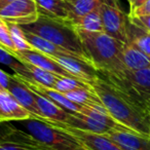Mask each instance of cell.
Instances as JSON below:
<instances>
[{"label": "cell", "mask_w": 150, "mask_h": 150, "mask_svg": "<svg viewBox=\"0 0 150 150\" xmlns=\"http://www.w3.org/2000/svg\"><path fill=\"white\" fill-rule=\"evenodd\" d=\"M6 129L3 141L31 150H88L69 133L33 117L7 122Z\"/></svg>", "instance_id": "6da1fadb"}, {"label": "cell", "mask_w": 150, "mask_h": 150, "mask_svg": "<svg viewBox=\"0 0 150 150\" xmlns=\"http://www.w3.org/2000/svg\"><path fill=\"white\" fill-rule=\"evenodd\" d=\"M90 86L112 118L133 131L150 137V113L143 104L102 75H99Z\"/></svg>", "instance_id": "7a4b0ae2"}, {"label": "cell", "mask_w": 150, "mask_h": 150, "mask_svg": "<svg viewBox=\"0 0 150 150\" xmlns=\"http://www.w3.org/2000/svg\"><path fill=\"white\" fill-rule=\"evenodd\" d=\"M75 28V27H74ZM93 66L100 74H113L125 69L122 42L105 32H90L75 28Z\"/></svg>", "instance_id": "3957f363"}, {"label": "cell", "mask_w": 150, "mask_h": 150, "mask_svg": "<svg viewBox=\"0 0 150 150\" xmlns=\"http://www.w3.org/2000/svg\"><path fill=\"white\" fill-rule=\"evenodd\" d=\"M21 28L25 32L36 34L92 64L79 35L75 28L70 24H65L47 17L39 16L36 22L28 25H21Z\"/></svg>", "instance_id": "277c9868"}, {"label": "cell", "mask_w": 150, "mask_h": 150, "mask_svg": "<svg viewBox=\"0 0 150 150\" xmlns=\"http://www.w3.org/2000/svg\"><path fill=\"white\" fill-rule=\"evenodd\" d=\"M100 75L125 91L147 109L150 106V67L140 70L125 68L117 73Z\"/></svg>", "instance_id": "5b68a950"}, {"label": "cell", "mask_w": 150, "mask_h": 150, "mask_svg": "<svg viewBox=\"0 0 150 150\" xmlns=\"http://www.w3.org/2000/svg\"><path fill=\"white\" fill-rule=\"evenodd\" d=\"M104 32L122 43L127 42L129 18L119 7L117 0H105L100 6Z\"/></svg>", "instance_id": "8992f818"}, {"label": "cell", "mask_w": 150, "mask_h": 150, "mask_svg": "<svg viewBox=\"0 0 150 150\" xmlns=\"http://www.w3.org/2000/svg\"><path fill=\"white\" fill-rule=\"evenodd\" d=\"M0 18L17 25H28L39 18L35 0H15L0 9Z\"/></svg>", "instance_id": "52a82bcc"}, {"label": "cell", "mask_w": 150, "mask_h": 150, "mask_svg": "<svg viewBox=\"0 0 150 150\" xmlns=\"http://www.w3.org/2000/svg\"><path fill=\"white\" fill-rule=\"evenodd\" d=\"M47 123L54 125L63 131L67 132L73 137H75L88 150H122L104 134H97L93 132L83 131L75 129L63 122H52V121L43 120Z\"/></svg>", "instance_id": "ba28073f"}, {"label": "cell", "mask_w": 150, "mask_h": 150, "mask_svg": "<svg viewBox=\"0 0 150 150\" xmlns=\"http://www.w3.org/2000/svg\"><path fill=\"white\" fill-rule=\"evenodd\" d=\"M63 68L68 71L73 77L90 84L99 77L100 73L92 64L81 60L80 58L70 54H58L52 57Z\"/></svg>", "instance_id": "9c48e42d"}, {"label": "cell", "mask_w": 150, "mask_h": 150, "mask_svg": "<svg viewBox=\"0 0 150 150\" xmlns=\"http://www.w3.org/2000/svg\"><path fill=\"white\" fill-rule=\"evenodd\" d=\"M122 150H150V137L125 127L104 134Z\"/></svg>", "instance_id": "30bf717a"}, {"label": "cell", "mask_w": 150, "mask_h": 150, "mask_svg": "<svg viewBox=\"0 0 150 150\" xmlns=\"http://www.w3.org/2000/svg\"><path fill=\"white\" fill-rule=\"evenodd\" d=\"M39 16L72 25V5L69 0H35Z\"/></svg>", "instance_id": "8fae6325"}, {"label": "cell", "mask_w": 150, "mask_h": 150, "mask_svg": "<svg viewBox=\"0 0 150 150\" xmlns=\"http://www.w3.org/2000/svg\"><path fill=\"white\" fill-rule=\"evenodd\" d=\"M16 58L19 61L28 64L34 65L36 67H39L46 71H50L60 76L64 77H73L72 75L66 71L52 57L47 56L45 54L38 52L36 50H24V52H17ZM75 78V77H73Z\"/></svg>", "instance_id": "7c38bea8"}, {"label": "cell", "mask_w": 150, "mask_h": 150, "mask_svg": "<svg viewBox=\"0 0 150 150\" xmlns=\"http://www.w3.org/2000/svg\"><path fill=\"white\" fill-rule=\"evenodd\" d=\"M7 91L13 96V98L19 102L22 107L28 110L33 118L43 120L38 110L37 104L35 100V94L33 91H31L25 83L20 81L18 78H16L15 75H11V80Z\"/></svg>", "instance_id": "4fadbf2b"}, {"label": "cell", "mask_w": 150, "mask_h": 150, "mask_svg": "<svg viewBox=\"0 0 150 150\" xmlns=\"http://www.w3.org/2000/svg\"><path fill=\"white\" fill-rule=\"evenodd\" d=\"M32 117L6 90H0V123L19 121Z\"/></svg>", "instance_id": "5bb4252c"}, {"label": "cell", "mask_w": 150, "mask_h": 150, "mask_svg": "<svg viewBox=\"0 0 150 150\" xmlns=\"http://www.w3.org/2000/svg\"><path fill=\"white\" fill-rule=\"evenodd\" d=\"M34 94H35V100L38 110H39V113L43 118V120L67 123L71 113L67 112L66 110L59 107L58 105L46 99L45 97L36 94L35 92H34Z\"/></svg>", "instance_id": "9a60e30c"}, {"label": "cell", "mask_w": 150, "mask_h": 150, "mask_svg": "<svg viewBox=\"0 0 150 150\" xmlns=\"http://www.w3.org/2000/svg\"><path fill=\"white\" fill-rule=\"evenodd\" d=\"M122 63L125 69L140 70L150 67V58L129 42L123 44Z\"/></svg>", "instance_id": "2e32d148"}, {"label": "cell", "mask_w": 150, "mask_h": 150, "mask_svg": "<svg viewBox=\"0 0 150 150\" xmlns=\"http://www.w3.org/2000/svg\"><path fill=\"white\" fill-rule=\"evenodd\" d=\"M127 42L150 58V32L134 24L131 20L127 25Z\"/></svg>", "instance_id": "e0dca14e"}, {"label": "cell", "mask_w": 150, "mask_h": 150, "mask_svg": "<svg viewBox=\"0 0 150 150\" xmlns=\"http://www.w3.org/2000/svg\"><path fill=\"white\" fill-rule=\"evenodd\" d=\"M25 35H26V38H27L28 42L33 46L34 50H38V52H42V54H45L50 57H54V56H58V54H63L74 56V54H72L71 52L65 50L64 48L56 45V44H54L52 42L40 37V36L36 35V34L25 32ZM74 57H76V56H74Z\"/></svg>", "instance_id": "ac0fdd59"}, {"label": "cell", "mask_w": 150, "mask_h": 150, "mask_svg": "<svg viewBox=\"0 0 150 150\" xmlns=\"http://www.w3.org/2000/svg\"><path fill=\"white\" fill-rule=\"evenodd\" d=\"M72 26L90 32H104L100 7L82 16V17L74 19L72 22Z\"/></svg>", "instance_id": "d6986e66"}, {"label": "cell", "mask_w": 150, "mask_h": 150, "mask_svg": "<svg viewBox=\"0 0 150 150\" xmlns=\"http://www.w3.org/2000/svg\"><path fill=\"white\" fill-rule=\"evenodd\" d=\"M65 96L70 101L77 103L83 106H93V105H103L99 97L92 88H80L71 92L65 93Z\"/></svg>", "instance_id": "ffe728a7"}, {"label": "cell", "mask_w": 150, "mask_h": 150, "mask_svg": "<svg viewBox=\"0 0 150 150\" xmlns=\"http://www.w3.org/2000/svg\"><path fill=\"white\" fill-rule=\"evenodd\" d=\"M0 64L9 67L11 70H13L15 74L20 75L28 80H32V75L27 66L2 47H0Z\"/></svg>", "instance_id": "44dd1931"}, {"label": "cell", "mask_w": 150, "mask_h": 150, "mask_svg": "<svg viewBox=\"0 0 150 150\" xmlns=\"http://www.w3.org/2000/svg\"><path fill=\"white\" fill-rule=\"evenodd\" d=\"M24 64L29 69L33 81L37 82V83L41 84L43 86H46V88H54V83L58 80V78L60 77V75H57L54 73L50 72V71H46L44 69L39 68V67L34 66V65L28 64V63H24Z\"/></svg>", "instance_id": "7402d4cb"}, {"label": "cell", "mask_w": 150, "mask_h": 150, "mask_svg": "<svg viewBox=\"0 0 150 150\" xmlns=\"http://www.w3.org/2000/svg\"><path fill=\"white\" fill-rule=\"evenodd\" d=\"M70 2L72 5L73 17L77 19L100 7L105 0H71Z\"/></svg>", "instance_id": "603a6c76"}, {"label": "cell", "mask_w": 150, "mask_h": 150, "mask_svg": "<svg viewBox=\"0 0 150 150\" xmlns=\"http://www.w3.org/2000/svg\"><path fill=\"white\" fill-rule=\"evenodd\" d=\"M8 23V22H7ZM8 27L11 30V35L13 42L16 46L17 52H24V50H33V46L28 42L27 38H26L25 32L21 28L20 25L17 24H11L8 23Z\"/></svg>", "instance_id": "cb8c5ba5"}, {"label": "cell", "mask_w": 150, "mask_h": 150, "mask_svg": "<svg viewBox=\"0 0 150 150\" xmlns=\"http://www.w3.org/2000/svg\"><path fill=\"white\" fill-rule=\"evenodd\" d=\"M80 88H91V86L86 83V82L76 79V78L64 77V76H60L54 86V90H57L60 93H63V94Z\"/></svg>", "instance_id": "d4e9b609"}, {"label": "cell", "mask_w": 150, "mask_h": 150, "mask_svg": "<svg viewBox=\"0 0 150 150\" xmlns=\"http://www.w3.org/2000/svg\"><path fill=\"white\" fill-rule=\"evenodd\" d=\"M0 47L4 48L6 52L16 57L17 50L13 42L11 35V30L8 27V23L0 18Z\"/></svg>", "instance_id": "484cf974"}, {"label": "cell", "mask_w": 150, "mask_h": 150, "mask_svg": "<svg viewBox=\"0 0 150 150\" xmlns=\"http://www.w3.org/2000/svg\"><path fill=\"white\" fill-rule=\"evenodd\" d=\"M150 15V0L146 1L140 6L136 7L135 9L129 11V18H138L143 17V16H149Z\"/></svg>", "instance_id": "4316f807"}, {"label": "cell", "mask_w": 150, "mask_h": 150, "mask_svg": "<svg viewBox=\"0 0 150 150\" xmlns=\"http://www.w3.org/2000/svg\"><path fill=\"white\" fill-rule=\"evenodd\" d=\"M129 20L134 24H136V25L140 26V27L144 28V29H146L147 31L150 32V15L143 16V17H138V18H129Z\"/></svg>", "instance_id": "83f0119b"}, {"label": "cell", "mask_w": 150, "mask_h": 150, "mask_svg": "<svg viewBox=\"0 0 150 150\" xmlns=\"http://www.w3.org/2000/svg\"><path fill=\"white\" fill-rule=\"evenodd\" d=\"M0 150H31V149L25 147V146L19 145V144L1 141L0 142Z\"/></svg>", "instance_id": "f1b7e54d"}, {"label": "cell", "mask_w": 150, "mask_h": 150, "mask_svg": "<svg viewBox=\"0 0 150 150\" xmlns=\"http://www.w3.org/2000/svg\"><path fill=\"white\" fill-rule=\"evenodd\" d=\"M9 80H11V74L0 69V86L4 90H7V88H8Z\"/></svg>", "instance_id": "f546056e"}, {"label": "cell", "mask_w": 150, "mask_h": 150, "mask_svg": "<svg viewBox=\"0 0 150 150\" xmlns=\"http://www.w3.org/2000/svg\"><path fill=\"white\" fill-rule=\"evenodd\" d=\"M146 1H148V0H132L131 2H129V11L135 9L136 7L142 5L143 3H145Z\"/></svg>", "instance_id": "4dcf8cb0"}, {"label": "cell", "mask_w": 150, "mask_h": 150, "mask_svg": "<svg viewBox=\"0 0 150 150\" xmlns=\"http://www.w3.org/2000/svg\"><path fill=\"white\" fill-rule=\"evenodd\" d=\"M13 1H15V0H0V9L2 8V7L6 6L7 4H9Z\"/></svg>", "instance_id": "1f68e13d"}, {"label": "cell", "mask_w": 150, "mask_h": 150, "mask_svg": "<svg viewBox=\"0 0 150 150\" xmlns=\"http://www.w3.org/2000/svg\"><path fill=\"white\" fill-rule=\"evenodd\" d=\"M0 90H4V88H2V86H0ZM6 91H7V90H6Z\"/></svg>", "instance_id": "d6a6232c"}, {"label": "cell", "mask_w": 150, "mask_h": 150, "mask_svg": "<svg viewBox=\"0 0 150 150\" xmlns=\"http://www.w3.org/2000/svg\"><path fill=\"white\" fill-rule=\"evenodd\" d=\"M148 111H149V113H150V106L148 107Z\"/></svg>", "instance_id": "836d02e7"}, {"label": "cell", "mask_w": 150, "mask_h": 150, "mask_svg": "<svg viewBox=\"0 0 150 150\" xmlns=\"http://www.w3.org/2000/svg\"><path fill=\"white\" fill-rule=\"evenodd\" d=\"M127 1H129V2H131V1H132V0H127Z\"/></svg>", "instance_id": "e575fe53"}, {"label": "cell", "mask_w": 150, "mask_h": 150, "mask_svg": "<svg viewBox=\"0 0 150 150\" xmlns=\"http://www.w3.org/2000/svg\"><path fill=\"white\" fill-rule=\"evenodd\" d=\"M69 1H71V0H69Z\"/></svg>", "instance_id": "d590c367"}, {"label": "cell", "mask_w": 150, "mask_h": 150, "mask_svg": "<svg viewBox=\"0 0 150 150\" xmlns=\"http://www.w3.org/2000/svg\"><path fill=\"white\" fill-rule=\"evenodd\" d=\"M0 142H1V141H0Z\"/></svg>", "instance_id": "8d00e7d4"}]
</instances>
